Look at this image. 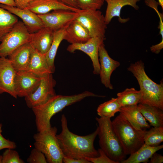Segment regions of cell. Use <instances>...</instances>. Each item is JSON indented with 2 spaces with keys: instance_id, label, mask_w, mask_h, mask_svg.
I'll use <instances>...</instances> for the list:
<instances>
[{
  "instance_id": "6da1fadb",
  "label": "cell",
  "mask_w": 163,
  "mask_h": 163,
  "mask_svg": "<svg viewBox=\"0 0 163 163\" xmlns=\"http://www.w3.org/2000/svg\"><path fill=\"white\" fill-rule=\"evenodd\" d=\"M62 131L56 135L60 147L64 156L76 158L98 157L99 154L94 146V140L98 135V127L92 133L80 136L71 132L69 129L67 118L64 114L61 119Z\"/></svg>"
},
{
  "instance_id": "7a4b0ae2",
  "label": "cell",
  "mask_w": 163,
  "mask_h": 163,
  "mask_svg": "<svg viewBox=\"0 0 163 163\" xmlns=\"http://www.w3.org/2000/svg\"><path fill=\"white\" fill-rule=\"evenodd\" d=\"M104 97L88 91L71 95H56L46 102L33 107L35 117V123L38 132L50 129L52 126L50 120L56 113L66 107L79 102L88 97Z\"/></svg>"
},
{
  "instance_id": "3957f363",
  "label": "cell",
  "mask_w": 163,
  "mask_h": 163,
  "mask_svg": "<svg viewBox=\"0 0 163 163\" xmlns=\"http://www.w3.org/2000/svg\"><path fill=\"white\" fill-rule=\"evenodd\" d=\"M127 70L136 78L141 94L139 103L157 107L163 110V82L157 84L146 74L144 63L141 60L131 63Z\"/></svg>"
},
{
  "instance_id": "277c9868",
  "label": "cell",
  "mask_w": 163,
  "mask_h": 163,
  "mask_svg": "<svg viewBox=\"0 0 163 163\" xmlns=\"http://www.w3.org/2000/svg\"><path fill=\"white\" fill-rule=\"evenodd\" d=\"M99 131V143L100 148L112 160L117 163L124 160L125 154L113 127L110 118L96 117Z\"/></svg>"
},
{
  "instance_id": "5b68a950",
  "label": "cell",
  "mask_w": 163,
  "mask_h": 163,
  "mask_svg": "<svg viewBox=\"0 0 163 163\" xmlns=\"http://www.w3.org/2000/svg\"><path fill=\"white\" fill-rule=\"evenodd\" d=\"M112 122L114 130L126 155L135 152L144 143L145 130L135 129L120 113Z\"/></svg>"
},
{
  "instance_id": "8992f818",
  "label": "cell",
  "mask_w": 163,
  "mask_h": 163,
  "mask_svg": "<svg viewBox=\"0 0 163 163\" xmlns=\"http://www.w3.org/2000/svg\"><path fill=\"white\" fill-rule=\"evenodd\" d=\"M57 129L55 126L41 132L33 136L35 148L45 155L47 162L62 163L64 156L56 137Z\"/></svg>"
},
{
  "instance_id": "52a82bcc",
  "label": "cell",
  "mask_w": 163,
  "mask_h": 163,
  "mask_svg": "<svg viewBox=\"0 0 163 163\" xmlns=\"http://www.w3.org/2000/svg\"><path fill=\"white\" fill-rule=\"evenodd\" d=\"M30 33L23 23L18 21L0 43V57L8 56L20 46L29 42Z\"/></svg>"
},
{
  "instance_id": "ba28073f",
  "label": "cell",
  "mask_w": 163,
  "mask_h": 163,
  "mask_svg": "<svg viewBox=\"0 0 163 163\" xmlns=\"http://www.w3.org/2000/svg\"><path fill=\"white\" fill-rule=\"evenodd\" d=\"M76 20L88 30L91 37L105 38L107 25L104 16L99 10H81Z\"/></svg>"
},
{
  "instance_id": "9c48e42d",
  "label": "cell",
  "mask_w": 163,
  "mask_h": 163,
  "mask_svg": "<svg viewBox=\"0 0 163 163\" xmlns=\"http://www.w3.org/2000/svg\"><path fill=\"white\" fill-rule=\"evenodd\" d=\"M56 81L52 73L41 77L40 84L35 91L25 97L27 106L32 108L42 104L56 94L54 88Z\"/></svg>"
},
{
  "instance_id": "30bf717a",
  "label": "cell",
  "mask_w": 163,
  "mask_h": 163,
  "mask_svg": "<svg viewBox=\"0 0 163 163\" xmlns=\"http://www.w3.org/2000/svg\"><path fill=\"white\" fill-rule=\"evenodd\" d=\"M44 27L55 31L66 28L79 15L78 12L66 9H57L43 14H37Z\"/></svg>"
},
{
  "instance_id": "8fae6325",
  "label": "cell",
  "mask_w": 163,
  "mask_h": 163,
  "mask_svg": "<svg viewBox=\"0 0 163 163\" xmlns=\"http://www.w3.org/2000/svg\"><path fill=\"white\" fill-rule=\"evenodd\" d=\"M105 38L98 37L91 38L86 42L82 43L72 44L69 45L67 50L71 53L76 50H80L87 54L92 61L93 67V73L95 75H99L100 66L99 60L98 51L101 44L104 42Z\"/></svg>"
},
{
  "instance_id": "7c38bea8",
  "label": "cell",
  "mask_w": 163,
  "mask_h": 163,
  "mask_svg": "<svg viewBox=\"0 0 163 163\" xmlns=\"http://www.w3.org/2000/svg\"><path fill=\"white\" fill-rule=\"evenodd\" d=\"M41 79V77L27 71H16L14 90L17 97H25L33 92Z\"/></svg>"
},
{
  "instance_id": "4fadbf2b",
  "label": "cell",
  "mask_w": 163,
  "mask_h": 163,
  "mask_svg": "<svg viewBox=\"0 0 163 163\" xmlns=\"http://www.w3.org/2000/svg\"><path fill=\"white\" fill-rule=\"evenodd\" d=\"M100 66V76L101 82L107 88L112 90L113 87L110 82V77L113 71L120 65L119 62L112 59L105 47L104 42L100 45L98 51Z\"/></svg>"
},
{
  "instance_id": "5bb4252c",
  "label": "cell",
  "mask_w": 163,
  "mask_h": 163,
  "mask_svg": "<svg viewBox=\"0 0 163 163\" xmlns=\"http://www.w3.org/2000/svg\"><path fill=\"white\" fill-rule=\"evenodd\" d=\"M16 72L8 59L0 57V94L7 93L17 98L14 90Z\"/></svg>"
},
{
  "instance_id": "9a60e30c",
  "label": "cell",
  "mask_w": 163,
  "mask_h": 163,
  "mask_svg": "<svg viewBox=\"0 0 163 163\" xmlns=\"http://www.w3.org/2000/svg\"><path fill=\"white\" fill-rule=\"evenodd\" d=\"M0 7L21 18L30 34L36 32L45 27L38 15L27 8L21 9L16 7L1 4Z\"/></svg>"
},
{
  "instance_id": "2e32d148",
  "label": "cell",
  "mask_w": 163,
  "mask_h": 163,
  "mask_svg": "<svg viewBox=\"0 0 163 163\" xmlns=\"http://www.w3.org/2000/svg\"><path fill=\"white\" fill-rule=\"evenodd\" d=\"M54 32L50 29L44 27L30 34L29 42L34 49L45 55L51 46Z\"/></svg>"
},
{
  "instance_id": "e0dca14e",
  "label": "cell",
  "mask_w": 163,
  "mask_h": 163,
  "mask_svg": "<svg viewBox=\"0 0 163 163\" xmlns=\"http://www.w3.org/2000/svg\"><path fill=\"white\" fill-rule=\"evenodd\" d=\"M33 49L28 42L19 47L8 56V59L16 71L26 70Z\"/></svg>"
},
{
  "instance_id": "ac0fdd59",
  "label": "cell",
  "mask_w": 163,
  "mask_h": 163,
  "mask_svg": "<svg viewBox=\"0 0 163 163\" xmlns=\"http://www.w3.org/2000/svg\"><path fill=\"white\" fill-rule=\"evenodd\" d=\"M27 8L37 14H45L57 9H66L78 12L81 10L66 5L58 0H32Z\"/></svg>"
},
{
  "instance_id": "d6986e66",
  "label": "cell",
  "mask_w": 163,
  "mask_h": 163,
  "mask_svg": "<svg viewBox=\"0 0 163 163\" xmlns=\"http://www.w3.org/2000/svg\"><path fill=\"white\" fill-rule=\"evenodd\" d=\"M107 4L104 16L105 22L107 25L109 24L113 18L119 17L118 21L121 23H125L129 20V18L122 19L120 16L121 10L126 5L133 7L135 10L139 9L136 3L141 0H104Z\"/></svg>"
},
{
  "instance_id": "ffe728a7",
  "label": "cell",
  "mask_w": 163,
  "mask_h": 163,
  "mask_svg": "<svg viewBox=\"0 0 163 163\" xmlns=\"http://www.w3.org/2000/svg\"><path fill=\"white\" fill-rule=\"evenodd\" d=\"M119 112L136 129L143 130L150 128V125L139 110L137 105L121 107Z\"/></svg>"
},
{
  "instance_id": "44dd1931",
  "label": "cell",
  "mask_w": 163,
  "mask_h": 163,
  "mask_svg": "<svg viewBox=\"0 0 163 163\" xmlns=\"http://www.w3.org/2000/svg\"><path fill=\"white\" fill-rule=\"evenodd\" d=\"M91 38L87 29L75 20L66 28L64 40L72 44L84 43Z\"/></svg>"
},
{
  "instance_id": "7402d4cb",
  "label": "cell",
  "mask_w": 163,
  "mask_h": 163,
  "mask_svg": "<svg viewBox=\"0 0 163 163\" xmlns=\"http://www.w3.org/2000/svg\"><path fill=\"white\" fill-rule=\"evenodd\" d=\"M26 71L40 77L53 73L47 63L45 55L33 49L30 60Z\"/></svg>"
},
{
  "instance_id": "603a6c76",
  "label": "cell",
  "mask_w": 163,
  "mask_h": 163,
  "mask_svg": "<svg viewBox=\"0 0 163 163\" xmlns=\"http://www.w3.org/2000/svg\"><path fill=\"white\" fill-rule=\"evenodd\" d=\"M137 107L150 125L153 127L163 126V110L154 106L139 103Z\"/></svg>"
},
{
  "instance_id": "cb8c5ba5",
  "label": "cell",
  "mask_w": 163,
  "mask_h": 163,
  "mask_svg": "<svg viewBox=\"0 0 163 163\" xmlns=\"http://www.w3.org/2000/svg\"><path fill=\"white\" fill-rule=\"evenodd\" d=\"M163 148V145L152 146L145 143L137 151L130 155L121 163H140L148 161L153 154Z\"/></svg>"
},
{
  "instance_id": "d4e9b609",
  "label": "cell",
  "mask_w": 163,
  "mask_h": 163,
  "mask_svg": "<svg viewBox=\"0 0 163 163\" xmlns=\"http://www.w3.org/2000/svg\"><path fill=\"white\" fill-rule=\"evenodd\" d=\"M66 28L61 29L54 31L51 46L45 55L48 65L53 73L55 71L54 60L55 56L58 48L61 42L64 40Z\"/></svg>"
},
{
  "instance_id": "484cf974",
  "label": "cell",
  "mask_w": 163,
  "mask_h": 163,
  "mask_svg": "<svg viewBox=\"0 0 163 163\" xmlns=\"http://www.w3.org/2000/svg\"><path fill=\"white\" fill-rule=\"evenodd\" d=\"M18 21L16 15L0 7V42Z\"/></svg>"
},
{
  "instance_id": "4316f807",
  "label": "cell",
  "mask_w": 163,
  "mask_h": 163,
  "mask_svg": "<svg viewBox=\"0 0 163 163\" xmlns=\"http://www.w3.org/2000/svg\"><path fill=\"white\" fill-rule=\"evenodd\" d=\"M117 99L121 107L137 105L139 103L141 94L134 88H127L117 94Z\"/></svg>"
},
{
  "instance_id": "83f0119b",
  "label": "cell",
  "mask_w": 163,
  "mask_h": 163,
  "mask_svg": "<svg viewBox=\"0 0 163 163\" xmlns=\"http://www.w3.org/2000/svg\"><path fill=\"white\" fill-rule=\"evenodd\" d=\"M121 107L117 98H112L110 100L99 105L97 111V114L100 117L111 118L116 113L120 112Z\"/></svg>"
},
{
  "instance_id": "f1b7e54d",
  "label": "cell",
  "mask_w": 163,
  "mask_h": 163,
  "mask_svg": "<svg viewBox=\"0 0 163 163\" xmlns=\"http://www.w3.org/2000/svg\"><path fill=\"white\" fill-rule=\"evenodd\" d=\"M143 139L144 143L149 145H159L163 141V126H153L149 130H145Z\"/></svg>"
},
{
  "instance_id": "f546056e",
  "label": "cell",
  "mask_w": 163,
  "mask_h": 163,
  "mask_svg": "<svg viewBox=\"0 0 163 163\" xmlns=\"http://www.w3.org/2000/svg\"><path fill=\"white\" fill-rule=\"evenodd\" d=\"M78 8L81 10H99L103 5L104 0H76Z\"/></svg>"
},
{
  "instance_id": "4dcf8cb0",
  "label": "cell",
  "mask_w": 163,
  "mask_h": 163,
  "mask_svg": "<svg viewBox=\"0 0 163 163\" xmlns=\"http://www.w3.org/2000/svg\"><path fill=\"white\" fill-rule=\"evenodd\" d=\"M2 163H24L18 153L13 149H7L2 155Z\"/></svg>"
},
{
  "instance_id": "1f68e13d",
  "label": "cell",
  "mask_w": 163,
  "mask_h": 163,
  "mask_svg": "<svg viewBox=\"0 0 163 163\" xmlns=\"http://www.w3.org/2000/svg\"><path fill=\"white\" fill-rule=\"evenodd\" d=\"M27 161L29 163H47L44 155L35 148L31 150L30 155L27 159Z\"/></svg>"
},
{
  "instance_id": "d6a6232c",
  "label": "cell",
  "mask_w": 163,
  "mask_h": 163,
  "mask_svg": "<svg viewBox=\"0 0 163 163\" xmlns=\"http://www.w3.org/2000/svg\"><path fill=\"white\" fill-rule=\"evenodd\" d=\"M99 155L95 157H87L85 159L93 163H117L112 160L106 154L101 148L98 150Z\"/></svg>"
},
{
  "instance_id": "836d02e7",
  "label": "cell",
  "mask_w": 163,
  "mask_h": 163,
  "mask_svg": "<svg viewBox=\"0 0 163 163\" xmlns=\"http://www.w3.org/2000/svg\"><path fill=\"white\" fill-rule=\"evenodd\" d=\"M2 125L0 123V150L5 149H15L16 145L14 142L5 139L2 136Z\"/></svg>"
},
{
  "instance_id": "e575fe53",
  "label": "cell",
  "mask_w": 163,
  "mask_h": 163,
  "mask_svg": "<svg viewBox=\"0 0 163 163\" xmlns=\"http://www.w3.org/2000/svg\"><path fill=\"white\" fill-rule=\"evenodd\" d=\"M63 163H91L85 159H76L71 158L64 156Z\"/></svg>"
},
{
  "instance_id": "d590c367",
  "label": "cell",
  "mask_w": 163,
  "mask_h": 163,
  "mask_svg": "<svg viewBox=\"0 0 163 163\" xmlns=\"http://www.w3.org/2000/svg\"><path fill=\"white\" fill-rule=\"evenodd\" d=\"M150 163H161L163 162V156L156 152L154 153L150 158Z\"/></svg>"
},
{
  "instance_id": "8d00e7d4",
  "label": "cell",
  "mask_w": 163,
  "mask_h": 163,
  "mask_svg": "<svg viewBox=\"0 0 163 163\" xmlns=\"http://www.w3.org/2000/svg\"><path fill=\"white\" fill-rule=\"evenodd\" d=\"M32 0H14L16 7L21 9L27 8L29 3Z\"/></svg>"
},
{
  "instance_id": "74e56055",
  "label": "cell",
  "mask_w": 163,
  "mask_h": 163,
  "mask_svg": "<svg viewBox=\"0 0 163 163\" xmlns=\"http://www.w3.org/2000/svg\"><path fill=\"white\" fill-rule=\"evenodd\" d=\"M163 48V41H161L156 45H152L150 47V50L152 53L157 54L160 52Z\"/></svg>"
},
{
  "instance_id": "f35d334b",
  "label": "cell",
  "mask_w": 163,
  "mask_h": 163,
  "mask_svg": "<svg viewBox=\"0 0 163 163\" xmlns=\"http://www.w3.org/2000/svg\"><path fill=\"white\" fill-rule=\"evenodd\" d=\"M63 4L67 6L79 9L77 6L76 0H58Z\"/></svg>"
},
{
  "instance_id": "ab89813d",
  "label": "cell",
  "mask_w": 163,
  "mask_h": 163,
  "mask_svg": "<svg viewBox=\"0 0 163 163\" xmlns=\"http://www.w3.org/2000/svg\"><path fill=\"white\" fill-rule=\"evenodd\" d=\"M0 4L16 7L14 0H0Z\"/></svg>"
},
{
  "instance_id": "60d3db41",
  "label": "cell",
  "mask_w": 163,
  "mask_h": 163,
  "mask_svg": "<svg viewBox=\"0 0 163 163\" xmlns=\"http://www.w3.org/2000/svg\"><path fill=\"white\" fill-rule=\"evenodd\" d=\"M158 3L161 7L162 9L163 8V0H158Z\"/></svg>"
},
{
  "instance_id": "b9f144b4",
  "label": "cell",
  "mask_w": 163,
  "mask_h": 163,
  "mask_svg": "<svg viewBox=\"0 0 163 163\" xmlns=\"http://www.w3.org/2000/svg\"><path fill=\"white\" fill-rule=\"evenodd\" d=\"M2 155H0V163H2Z\"/></svg>"
}]
</instances>
